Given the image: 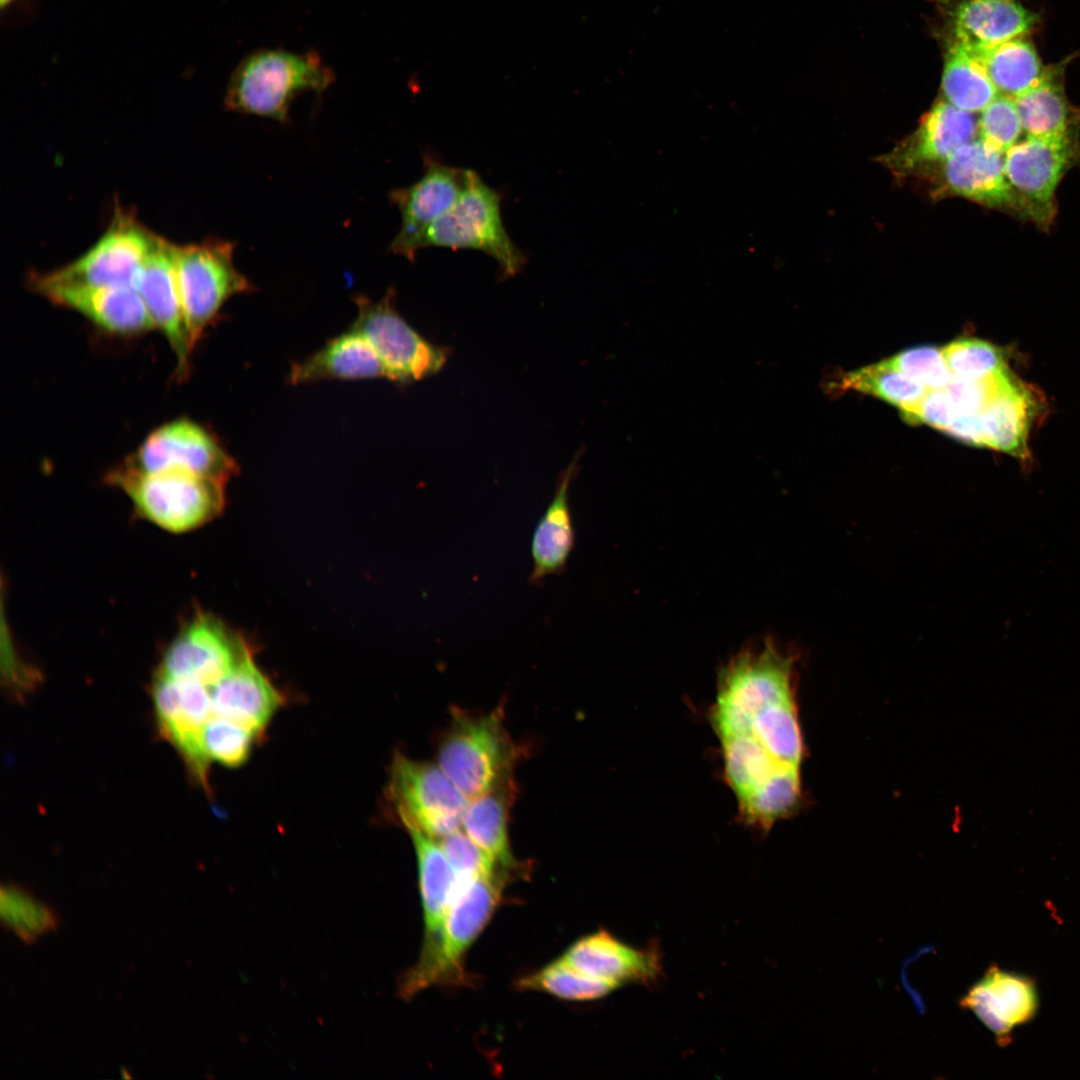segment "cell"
<instances>
[{"label":"cell","instance_id":"obj_9","mask_svg":"<svg viewBox=\"0 0 1080 1080\" xmlns=\"http://www.w3.org/2000/svg\"><path fill=\"white\" fill-rule=\"evenodd\" d=\"M395 290L389 288L379 300L365 295L353 298L357 316L351 328L373 346L386 370V378L408 384L438 373L448 350L421 336L395 307Z\"/></svg>","mask_w":1080,"mask_h":1080},{"label":"cell","instance_id":"obj_32","mask_svg":"<svg viewBox=\"0 0 1080 1080\" xmlns=\"http://www.w3.org/2000/svg\"><path fill=\"white\" fill-rule=\"evenodd\" d=\"M516 985L521 990L543 992L568 1001L597 1000L617 989L614 984L588 976L560 959L520 978Z\"/></svg>","mask_w":1080,"mask_h":1080},{"label":"cell","instance_id":"obj_25","mask_svg":"<svg viewBox=\"0 0 1080 1080\" xmlns=\"http://www.w3.org/2000/svg\"><path fill=\"white\" fill-rule=\"evenodd\" d=\"M386 377V370L368 340L351 327L330 339L320 350L291 366L293 385L327 379Z\"/></svg>","mask_w":1080,"mask_h":1080},{"label":"cell","instance_id":"obj_38","mask_svg":"<svg viewBox=\"0 0 1080 1080\" xmlns=\"http://www.w3.org/2000/svg\"><path fill=\"white\" fill-rule=\"evenodd\" d=\"M437 840L457 875L504 880V871L494 858L464 831L459 829Z\"/></svg>","mask_w":1080,"mask_h":1080},{"label":"cell","instance_id":"obj_1","mask_svg":"<svg viewBox=\"0 0 1080 1080\" xmlns=\"http://www.w3.org/2000/svg\"><path fill=\"white\" fill-rule=\"evenodd\" d=\"M795 663L771 639L741 650L719 670L708 711L737 818L763 833L797 814L804 800Z\"/></svg>","mask_w":1080,"mask_h":1080},{"label":"cell","instance_id":"obj_26","mask_svg":"<svg viewBox=\"0 0 1080 1080\" xmlns=\"http://www.w3.org/2000/svg\"><path fill=\"white\" fill-rule=\"evenodd\" d=\"M1061 74L1058 67L1048 68L1038 85L1015 98L1027 137L1057 139L1078 135L1080 111L1068 102Z\"/></svg>","mask_w":1080,"mask_h":1080},{"label":"cell","instance_id":"obj_33","mask_svg":"<svg viewBox=\"0 0 1080 1080\" xmlns=\"http://www.w3.org/2000/svg\"><path fill=\"white\" fill-rule=\"evenodd\" d=\"M0 902L2 922L24 942L34 941L57 925L52 909L22 889L2 886Z\"/></svg>","mask_w":1080,"mask_h":1080},{"label":"cell","instance_id":"obj_7","mask_svg":"<svg viewBox=\"0 0 1080 1080\" xmlns=\"http://www.w3.org/2000/svg\"><path fill=\"white\" fill-rule=\"evenodd\" d=\"M235 249V242L217 237L175 246L177 281L192 350L228 299L255 290L234 264Z\"/></svg>","mask_w":1080,"mask_h":1080},{"label":"cell","instance_id":"obj_12","mask_svg":"<svg viewBox=\"0 0 1080 1080\" xmlns=\"http://www.w3.org/2000/svg\"><path fill=\"white\" fill-rule=\"evenodd\" d=\"M1079 160L1078 135L1057 139L1027 137L1006 151L1005 173L1028 219L1041 225L1050 223L1055 215L1056 187Z\"/></svg>","mask_w":1080,"mask_h":1080},{"label":"cell","instance_id":"obj_19","mask_svg":"<svg viewBox=\"0 0 1080 1080\" xmlns=\"http://www.w3.org/2000/svg\"><path fill=\"white\" fill-rule=\"evenodd\" d=\"M559 959L617 988L624 984L655 985L663 975L656 945L636 948L603 929L578 939Z\"/></svg>","mask_w":1080,"mask_h":1080},{"label":"cell","instance_id":"obj_23","mask_svg":"<svg viewBox=\"0 0 1080 1080\" xmlns=\"http://www.w3.org/2000/svg\"><path fill=\"white\" fill-rule=\"evenodd\" d=\"M214 716L260 733L282 703V696L249 651L211 687Z\"/></svg>","mask_w":1080,"mask_h":1080},{"label":"cell","instance_id":"obj_18","mask_svg":"<svg viewBox=\"0 0 1080 1080\" xmlns=\"http://www.w3.org/2000/svg\"><path fill=\"white\" fill-rule=\"evenodd\" d=\"M939 192L958 195L1027 218L1005 173L1004 153L982 140L971 141L942 162Z\"/></svg>","mask_w":1080,"mask_h":1080},{"label":"cell","instance_id":"obj_8","mask_svg":"<svg viewBox=\"0 0 1080 1080\" xmlns=\"http://www.w3.org/2000/svg\"><path fill=\"white\" fill-rule=\"evenodd\" d=\"M156 235L134 213L117 207L107 230L86 253L55 271L34 275L30 281L61 286L134 288Z\"/></svg>","mask_w":1080,"mask_h":1080},{"label":"cell","instance_id":"obj_39","mask_svg":"<svg viewBox=\"0 0 1080 1080\" xmlns=\"http://www.w3.org/2000/svg\"><path fill=\"white\" fill-rule=\"evenodd\" d=\"M903 416L909 423L926 424L944 432L957 416V410L947 389H928Z\"/></svg>","mask_w":1080,"mask_h":1080},{"label":"cell","instance_id":"obj_28","mask_svg":"<svg viewBox=\"0 0 1080 1080\" xmlns=\"http://www.w3.org/2000/svg\"><path fill=\"white\" fill-rule=\"evenodd\" d=\"M511 792L509 780L470 800L462 820L464 832L490 854L504 872L517 866L508 837Z\"/></svg>","mask_w":1080,"mask_h":1080},{"label":"cell","instance_id":"obj_16","mask_svg":"<svg viewBox=\"0 0 1080 1080\" xmlns=\"http://www.w3.org/2000/svg\"><path fill=\"white\" fill-rule=\"evenodd\" d=\"M175 244L156 235L134 286L155 324L176 355L178 376L189 369L192 349L179 293Z\"/></svg>","mask_w":1080,"mask_h":1080},{"label":"cell","instance_id":"obj_24","mask_svg":"<svg viewBox=\"0 0 1080 1080\" xmlns=\"http://www.w3.org/2000/svg\"><path fill=\"white\" fill-rule=\"evenodd\" d=\"M576 471L575 458L559 475L553 498L533 532L530 549L533 567L529 577L533 585H541L546 577L563 573L574 548L569 488Z\"/></svg>","mask_w":1080,"mask_h":1080},{"label":"cell","instance_id":"obj_37","mask_svg":"<svg viewBox=\"0 0 1080 1080\" xmlns=\"http://www.w3.org/2000/svg\"><path fill=\"white\" fill-rule=\"evenodd\" d=\"M977 128L980 140L1006 153L1017 143L1023 130L1015 99L997 96L982 110Z\"/></svg>","mask_w":1080,"mask_h":1080},{"label":"cell","instance_id":"obj_13","mask_svg":"<svg viewBox=\"0 0 1080 1080\" xmlns=\"http://www.w3.org/2000/svg\"><path fill=\"white\" fill-rule=\"evenodd\" d=\"M423 165L424 172L415 183L389 192V200L401 217L400 229L389 251L412 262L418 253V239L455 204L471 173V169L450 166L430 153L424 154Z\"/></svg>","mask_w":1080,"mask_h":1080},{"label":"cell","instance_id":"obj_27","mask_svg":"<svg viewBox=\"0 0 1080 1080\" xmlns=\"http://www.w3.org/2000/svg\"><path fill=\"white\" fill-rule=\"evenodd\" d=\"M413 842L424 914V940L440 930L451 903L458 876L437 839L415 827H406Z\"/></svg>","mask_w":1080,"mask_h":1080},{"label":"cell","instance_id":"obj_3","mask_svg":"<svg viewBox=\"0 0 1080 1080\" xmlns=\"http://www.w3.org/2000/svg\"><path fill=\"white\" fill-rule=\"evenodd\" d=\"M458 876L456 888L438 933L424 940L415 967L403 977L405 998L436 984L461 982L464 956L492 917L503 880Z\"/></svg>","mask_w":1080,"mask_h":1080},{"label":"cell","instance_id":"obj_40","mask_svg":"<svg viewBox=\"0 0 1080 1080\" xmlns=\"http://www.w3.org/2000/svg\"><path fill=\"white\" fill-rule=\"evenodd\" d=\"M12 1L13 0H0L1 7L4 8L6 5H9Z\"/></svg>","mask_w":1080,"mask_h":1080},{"label":"cell","instance_id":"obj_5","mask_svg":"<svg viewBox=\"0 0 1080 1080\" xmlns=\"http://www.w3.org/2000/svg\"><path fill=\"white\" fill-rule=\"evenodd\" d=\"M501 199L497 190L471 170L468 184L455 204L418 239L417 252L429 247L478 250L496 261L503 278L515 276L527 258L503 224Z\"/></svg>","mask_w":1080,"mask_h":1080},{"label":"cell","instance_id":"obj_4","mask_svg":"<svg viewBox=\"0 0 1080 1080\" xmlns=\"http://www.w3.org/2000/svg\"><path fill=\"white\" fill-rule=\"evenodd\" d=\"M106 481L130 498L141 517L174 533L207 523L225 504V483L184 472L148 474L120 465Z\"/></svg>","mask_w":1080,"mask_h":1080},{"label":"cell","instance_id":"obj_20","mask_svg":"<svg viewBox=\"0 0 1080 1080\" xmlns=\"http://www.w3.org/2000/svg\"><path fill=\"white\" fill-rule=\"evenodd\" d=\"M52 303L78 312L111 333L134 335L155 324L139 293L132 287L61 286L31 282Z\"/></svg>","mask_w":1080,"mask_h":1080},{"label":"cell","instance_id":"obj_34","mask_svg":"<svg viewBox=\"0 0 1080 1080\" xmlns=\"http://www.w3.org/2000/svg\"><path fill=\"white\" fill-rule=\"evenodd\" d=\"M941 350L956 378L981 379L1009 367L1007 351L977 338H960Z\"/></svg>","mask_w":1080,"mask_h":1080},{"label":"cell","instance_id":"obj_29","mask_svg":"<svg viewBox=\"0 0 1080 1080\" xmlns=\"http://www.w3.org/2000/svg\"><path fill=\"white\" fill-rule=\"evenodd\" d=\"M974 55L984 66L997 91L1013 99L1038 85L1048 72L1033 45L1023 37Z\"/></svg>","mask_w":1080,"mask_h":1080},{"label":"cell","instance_id":"obj_2","mask_svg":"<svg viewBox=\"0 0 1080 1080\" xmlns=\"http://www.w3.org/2000/svg\"><path fill=\"white\" fill-rule=\"evenodd\" d=\"M334 71L315 52L260 49L233 70L224 95L228 111L290 121V107L303 92L321 94L334 82Z\"/></svg>","mask_w":1080,"mask_h":1080},{"label":"cell","instance_id":"obj_31","mask_svg":"<svg viewBox=\"0 0 1080 1080\" xmlns=\"http://www.w3.org/2000/svg\"><path fill=\"white\" fill-rule=\"evenodd\" d=\"M838 386L842 390H856L878 397L903 413L911 411L927 390L886 360L847 373Z\"/></svg>","mask_w":1080,"mask_h":1080},{"label":"cell","instance_id":"obj_15","mask_svg":"<svg viewBox=\"0 0 1080 1080\" xmlns=\"http://www.w3.org/2000/svg\"><path fill=\"white\" fill-rule=\"evenodd\" d=\"M250 651L240 635L214 616H195L164 654L160 671L214 686Z\"/></svg>","mask_w":1080,"mask_h":1080},{"label":"cell","instance_id":"obj_30","mask_svg":"<svg viewBox=\"0 0 1080 1080\" xmlns=\"http://www.w3.org/2000/svg\"><path fill=\"white\" fill-rule=\"evenodd\" d=\"M942 89L947 102L970 113L983 110L998 94L978 57L957 44L949 47Z\"/></svg>","mask_w":1080,"mask_h":1080},{"label":"cell","instance_id":"obj_6","mask_svg":"<svg viewBox=\"0 0 1080 1080\" xmlns=\"http://www.w3.org/2000/svg\"><path fill=\"white\" fill-rule=\"evenodd\" d=\"M514 759L502 711L456 713L441 741L437 765L470 801L509 781Z\"/></svg>","mask_w":1080,"mask_h":1080},{"label":"cell","instance_id":"obj_36","mask_svg":"<svg viewBox=\"0 0 1080 1080\" xmlns=\"http://www.w3.org/2000/svg\"><path fill=\"white\" fill-rule=\"evenodd\" d=\"M886 361L927 390L946 389L953 379L942 350L933 346L910 348Z\"/></svg>","mask_w":1080,"mask_h":1080},{"label":"cell","instance_id":"obj_21","mask_svg":"<svg viewBox=\"0 0 1080 1080\" xmlns=\"http://www.w3.org/2000/svg\"><path fill=\"white\" fill-rule=\"evenodd\" d=\"M977 124L970 112L947 101L936 103L920 120L914 133L881 157L897 174L943 162L959 147L973 141Z\"/></svg>","mask_w":1080,"mask_h":1080},{"label":"cell","instance_id":"obj_10","mask_svg":"<svg viewBox=\"0 0 1080 1080\" xmlns=\"http://www.w3.org/2000/svg\"><path fill=\"white\" fill-rule=\"evenodd\" d=\"M388 796L405 827L435 839L460 829L469 802L438 765L401 754L392 763Z\"/></svg>","mask_w":1080,"mask_h":1080},{"label":"cell","instance_id":"obj_17","mask_svg":"<svg viewBox=\"0 0 1080 1080\" xmlns=\"http://www.w3.org/2000/svg\"><path fill=\"white\" fill-rule=\"evenodd\" d=\"M960 1006L971 1011L1000 1046H1006L1014 1030L1037 1015L1039 994L1033 978L992 965L960 999Z\"/></svg>","mask_w":1080,"mask_h":1080},{"label":"cell","instance_id":"obj_22","mask_svg":"<svg viewBox=\"0 0 1080 1080\" xmlns=\"http://www.w3.org/2000/svg\"><path fill=\"white\" fill-rule=\"evenodd\" d=\"M950 8L951 44L973 54L1023 37L1037 20L1018 0H958Z\"/></svg>","mask_w":1080,"mask_h":1080},{"label":"cell","instance_id":"obj_14","mask_svg":"<svg viewBox=\"0 0 1080 1080\" xmlns=\"http://www.w3.org/2000/svg\"><path fill=\"white\" fill-rule=\"evenodd\" d=\"M152 695L161 735L176 747L192 774L206 786L209 761L202 747V731L214 716L211 688L159 670Z\"/></svg>","mask_w":1080,"mask_h":1080},{"label":"cell","instance_id":"obj_11","mask_svg":"<svg viewBox=\"0 0 1080 1080\" xmlns=\"http://www.w3.org/2000/svg\"><path fill=\"white\" fill-rule=\"evenodd\" d=\"M122 466L148 474L184 472L223 483L238 471L237 463L215 435L188 419L154 430Z\"/></svg>","mask_w":1080,"mask_h":1080},{"label":"cell","instance_id":"obj_35","mask_svg":"<svg viewBox=\"0 0 1080 1080\" xmlns=\"http://www.w3.org/2000/svg\"><path fill=\"white\" fill-rule=\"evenodd\" d=\"M258 732L233 721L213 716L202 731V747L208 761L227 767L243 764Z\"/></svg>","mask_w":1080,"mask_h":1080}]
</instances>
